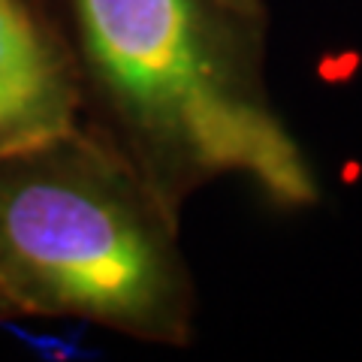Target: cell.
Masks as SVG:
<instances>
[{
  "instance_id": "2",
  "label": "cell",
  "mask_w": 362,
  "mask_h": 362,
  "mask_svg": "<svg viewBox=\"0 0 362 362\" xmlns=\"http://www.w3.org/2000/svg\"><path fill=\"white\" fill-rule=\"evenodd\" d=\"M0 290L18 320L157 347H187L197 329L181 218L85 121L0 154Z\"/></svg>"
},
{
  "instance_id": "1",
  "label": "cell",
  "mask_w": 362,
  "mask_h": 362,
  "mask_svg": "<svg viewBox=\"0 0 362 362\" xmlns=\"http://www.w3.org/2000/svg\"><path fill=\"white\" fill-rule=\"evenodd\" d=\"M82 121L178 218L199 187L247 178L278 209L320 199L263 78L266 18L221 0H54Z\"/></svg>"
},
{
  "instance_id": "5",
  "label": "cell",
  "mask_w": 362,
  "mask_h": 362,
  "mask_svg": "<svg viewBox=\"0 0 362 362\" xmlns=\"http://www.w3.org/2000/svg\"><path fill=\"white\" fill-rule=\"evenodd\" d=\"M13 320H18V317H16V311H13V305H9V299H6V293H4V290H0V326L13 323Z\"/></svg>"
},
{
  "instance_id": "4",
  "label": "cell",
  "mask_w": 362,
  "mask_h": 362,
  "mask_svg": "<svg viewBox=\"0 0 362 362\" xmlns=\"http://www.w3.org/2000/svg\"><path fill=\"white\" fill-rule=\"evenodd\" d=\"M221 4L239 9V13H247V16L266 18V0H221Z\"/></svg>"
},
{
  "instance_id": "3",
  "label": "cell",
  "mask_w": 362,
  "mask_h": 362,
  "mask_svg": "<svg viewBox=\"0 0 362 362\" xmlns=\"http://www.w3.org/2000/svg\"><path fill=\"white\" fill-rule=\"evenodd\" d=\"M82 121L73 61L37 0H0V154Z\"/></svg>"
}]
</instances>
